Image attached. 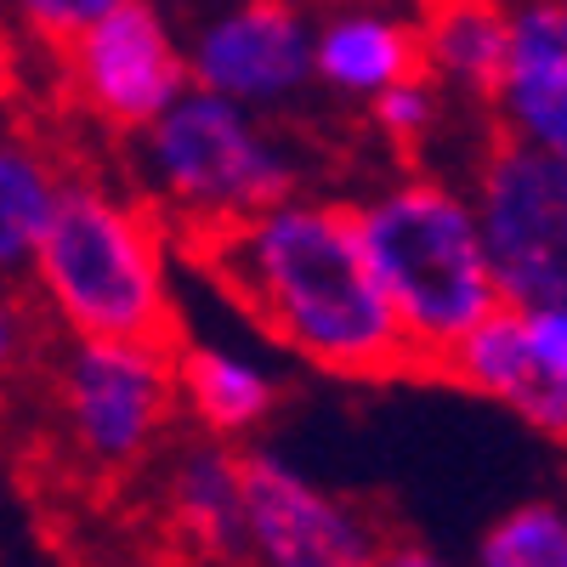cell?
<instances>
[{"mask_svg":"<svg viewBox=\"0 0 567 567\" xmlns=\"http://www.w3.org/2000/svg\"><path fill=\"white\" fill-rule=\"evenodd\" d=\"M176 392V347L148 336H63L52 358V420L69 460L91 477H131L142 471L171 420Z\"/></svg>","mask_w":567,"mask_h":567,"instance_id":"5","label":"cell"},{"mask_svg":"<svg viewBox=\"0 0 567 567\" xmlns=\"http://www.w3.org/2000/svg\"><path fill=\"white\" fill-rule=\"evenodd\" d=\"M443 109H449V91L420 69V74L392 80L381 97H369V125L381 142H392L398 154H420L425 142L443 131Z\"/></svg>","mask_w":567,"mask_h":567,"instance_id":"17","label":"cell"},{"mask_svg":"<svg viewBox=\"0 0 567 567\" xmlns=\"http://www.w3.org/2000/svg\"><path fill=\"white\" fill-rule=\"evenodd\" d=\"M483 567H567V499H528L483 528Z\"/></svg>","mask_w":567,"mask_h":567,"instance_id":"16","label":"cell"},{"mask_svg":"<svg viewBox=\"0 0 567 567\" xmlns=\"http://www.w3.org/2000/svg\"><path fill=\"white\" fill-rule=\"evenodd\" d=\"M136 187L187 239L256 216L301 187V154L267 114L187 85L182 97L136 131Z\"/></svg>","mask_w":567,"mask_h":567,"instance_id":"4","label":"cell"},{"mask_svg":"<svg viewBox=\"0 0 567 567\" xmlns=\"http://www.w3.org/2000/svg\"><path fill=\"white\" fill-rule=\"evenodd\" d=\"M109 7H120V0H0V18H7L18 34L52 45V52H63V45L91 18H103Z\"/></svg>","mask_w":567,"mask_h":567,"instance_id":"18","label":"cell"},{"mask_svg":"<svg viewBox=\"0 0 567 567\" xmlns=\"http://www.w3.org/2000/svg\"><path fill=\"white\" fill-rule=\"evenodd\" d=\"M352 205L369 267L386 290L414 369H443L471 329L505 307L471 187L403 171L374 182Z\"/></svg>","mask_w":567,"mask_h":567,"instance_id":"2","label":"cell"},{"mask_svg":"<svg viewBox=\"0 0 567 567\" xmlns=\"http://www.w3.org/2000/svg\"><path fill=\"white\" fill-rule=\"evenodd\" d=\"M63 182L69 171L29 125L0 120V272L7 278L29 272L40 233L63 199Z\"/></svg>","mask_w":567,"mask_h":567,"instance_id":"15","label":"cell"},{"mask_svg":"<svg viewBox=\"0 0 567 567\" xmlns=\"http://www.w3.org/2000/svg\"><path fill=\"white\" fill-rule=\"evenodd\" d=\"M420 69V12L409 18L386 0H347L312 23V80L336 103L369 109V97Z\"/></svg>","mask_w":567,"mask_h":567,"instance_id":"11","label":"cell"},{"mask_svg":"<svg viewBox=\"0 0 567 567\" xmlns=\"http://www.w3.org/2000/svg\"><path fill=\"white\" fill-rule=\"evenodd\" d=\"M63 85L85 120L136 136L187 85V34L159 0H120L63 45Z\"/></svg>","mask_w":567,"mask_h":567,"instance_id":"7","label":"cell"},{"mask_svg":"<svg viewBox=\"0 0 567 567\" xmlns=\"http://www.w3.org/2000/svg\"><path fill=\"white\" fill-rule=\"evenodd\" d=\"M34 312L40 307L29 296V284L0 272V392L18 381L29 352H34Z\"/></svg>","mask_w":567,"mask_h":567,"instance_id":"19","label":"cell"},{"mask_svg":"<svg viewBox=\"0 0 567 567\" xmlns=\"http://www.w3.org/2000/svg\"><path fill=\"white\" fill-rule=\"evenodd\" d=\"M176 392H182V409L199 420V432H216V437H250L272 420L284 386L278 374L227 347V341H187L176 347Z\"/></svg>","mask_w":567,"mask_h":567,"instance_id":"13","label":"cell"},{"mask_svg":"<svg viewBox=\"0 0 567 567\" xmlns=\"http://www.w3.org/2000/svg\"><path fill=\"white\" fill-rule=\"evenodd\" d=\"M420 63L449 103L488 109L505 69V0H425Z\"/></svg>","mask_w":567,"mask_h":567,"instance_id":"14","label":"cell"},{"mask_svg":"<svg viewBox=\"0 0 567 567\" xmlns=\"http://www.w3.org/2000/svg\"><path fill=\"white\" fill-rule=\"evenodd\" d=\"M159 516L165 534L187 556H216V561L245 556V454L233 449V437L205 432L165 460Z\"/></svg>","mask_w":567,"mask_h":567,"instance_id":"12","label":"cell"},{"mask_svg":"<svg viewBox=\"0 0 567 567\" xmlns=\"http://www.w3.org/2000/svg\"><path fill=\"white\" fill-rule=\"evenodd\" d=\"M505 307L567 301V159L488 131L465 171Z\"/></svg>","mask_w":567,"mask_h":567,"instance_id":"6","label":"cell"},{"mask_svg":"<svg viewBox=\"0 0 567 567\" xmlns=\"http://www.w3.org/2000/svg\"><path fill=\"white\" fill-rule=\"evenodd\" d=\"M245 556L267 567H363L386 539L369 511L267 449L245 454Z\"/></svg>","mask_w":567,"mask_h":567,"instance_id":"9","label":"cell"},{"mask_svg":"<svg viewBox=\"0 0 567 567\" xmlns=\"http://www.w3.org/2000/svg\"><path fill=\"white\" fill-rule=\"evenodd\" d=\"M187 74L267 120L301 109L312 80V18L296 0H221L187 29Z\"/></svg>","mask_w":567,"mask_h":567,"instance_id":"8","label":"cell"},{"mask_svg":"<svg viewBox=\"0 0 567 567\" xmlns=\"http://www.w3.org/2000/svg\"><path fill=\"white\" fill-rule=\"evenodd\" d=\"M261 336L307 369L386 381L414 369L409 341L369 267L352 199L284 194L278 205L187 239Z\"/></svg>","mask_w":567,"mask_h":567,"instance_id":"1","label":"cell"},{"mask_svg":"<svg viewBox=\"0 0 567 567\" xmlns=\"http://www.w3.org/2000/svg\"><path fill=\"white\" fill-rule=\"evenodd\" d=\"M40 318L63 336H148L171 341L176 290L165 216L97 176H69L23 272Z\"/></svg>","mask_w":567,"mask_h":567,"instance_id":"3","label":"cell"},{"mask_svg":"<svg viewBox=\"0 0 567 567\" xmlns=\"http://www.w3.org/2000/svg\"><path fill=\"white\" fill-rule=\"evenodd\" d=\"M488 120L567 159V0H505V69Z\"/></svg>","mask_w":567,"mask_h":567,"instance_id":"10","label":"cell"},{"mask_svg":"<svg viewBox=\"0 0 567 567\" xmlns=\"http://www.w3.org/2000/svg\"><path fill=\"white\" fill-rule=\"evenodd\" d=\"M523 323H528V347H534L539 369L556 374V381H567V301L523 307Z\"/></svg>","mask_w":567,"mask_h":567,"instance_id":"20","label":"cell"}]
</instances>
